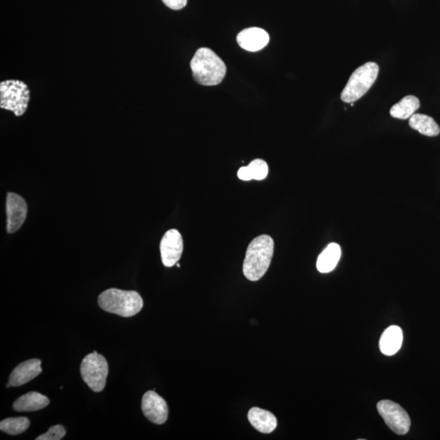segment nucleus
<instances>
[{
  "label": "nucleus",
  "instance_id": "nucleus-3",
  "mask_svg": "<svg viewBox=\"0 0 440 440\" xmlns=\"http://www.w3.org/2000/svg\"><path fill=\"white\" fill-rule=\"evenodd\" d=\"M98 305L107 312L122 317H131L141 311L144 302L135 291L112 288L101 293L98 298Z\"/></svg>",
  "mask_w": 440,
  "mask_h": 440
},
{
  "label": "nucleus",
  "instance_id": "nucleus-7",
  "mask_svg": "<svg viewBox=\"0 0 440 440\" xmlns=\"http://www.w3.org/2000/svg\"><path fill=\"white\" fill-rule=\"evenodd\" d=\"M376 409L393 432L400 435L409 432L411 420L407 412L400 405L391 400H381L376 404Z\"/></svg>",
  "mask_w": 440,
  "mask_h": 440
},
{
  "label": "nucleus",
  "instance_id": "nucleus-23",
  "mask_svg": "<svg viewBox=\"0 0 440 440\" xmlns=\"http://www.w3.org/2000/svg\"><path fill=\"white\" fill-rule=\"evenodd\" d=\"M237 176L239 179L244 181L251 180V175H249L247 166H243L239 169L237 173Z\"/></svg>",
  "mask_w": 440,
  "mask_h": 440
},
{
  "label": "nucleus",
  "instance_id": "nucleus-11",
  "mask_svg": "<svg viewBox=\"0 0 440 440\" xmlns=\"http://www.w3.org/2000/svg\"><path fill=\"white\" fill-rule=\"evenodd\" d=\"M237 41L239 46L244 50L258 52L267 45L269 34L261 28H247L238 34Z\"/></svg>",
  "mask_w": 440,
  "mask_h": 440
},
{
  "label": "nucleus",
  "instance_id": "nucleus-16",
  "mask_svg": "<svg viewBox=\"0 0 440 440\" xmlns=\"http://www.w3.org/2000/svg\"><path fill=\"white\" fill-rule=\"evenodd\" d=\"M340 257L341 248L339 244H330L317 258V270L321 273L332 272L339 263Z\"/></svg>",
  "mask_w": 440,
  "mask_h": 440
},
{
  "label": "nucleus",
  "instance_id": "nucleus-15",
  "mask_svg": "<svg viewBox=\"0 0 440 440\" xmlns=\"http://www.w3.org/2000/svg\"><path fill=\"white\" fill-rule=\"evenodd\" d=\"M49 403L47 396L31 391L15 401L13 409L17 412H34L46 408Z\"/></svg>",
  "mask_w": 440,
  "mask_h": 440
},
{
  "label": "nucleus",
  "instance_id": "nucleus-22",
  "mask_svg": "<svg viewBox=\"0 0 440 440\" xmlns=\"http://www.w3.org/2000/svg\"><path fill=\"white\" fill-rule=\"evenodd\" d=\"M166 7L173 10H180L187 5L188 0H161Z\"/></svg>",
  "mask_w": 440,
  "mask_h": 440
},
{
  "label": "nucleus",
  "instance_id": "nucleus-14",
  "mask_svg": "<svg viewBox=\"0 0 440 440\" xmlns=\"http://www.w3.org/2000/svg\"><path fill=\"white\" fill-rule=\"evenodd\" d=\"M403 342V331L397 325H391L381 335L379 347L385 355H393L399 351Z\"/></svg>",
  "mask_w": 440,
  "mask_h": 440
},
{
  "label": "nucleus",
  "instance_id": "nucleus-20",
  "mask_svg": "<svg viewBox=\"0 0 440 440\" xmlns=\"http://www.w3.org/2000/svg\"><path fill=\"white\" fill-rule=\"evenodd\" d=\"M251 179L263 180L268 174V166L265 161L256 159L251 161L247 166Z\"/></svg>",
  "mask_w": 440,
  "mask_h": 440
},
{
  "label": "nucleus",
  "instance_id": "nucleus-6",
  "mask_svg": "<svg viewBox=\"0 0 440 440\" xmlns=\"http://www.w3.org/2000/svg\"><path fill=\"white\" fill-rule=\"evenodd\" d=\"M80 373L83 381L93 391L101 393L106 384L109 365L104 356L94 351L82 361Z\"/></svg>",
  "mask_w": 440,
  "mask_h": 440
},
{
  "label": "nucleus",
  "instance_id": "nucleus-8",
  "mask_svg": "<svg viewBox=\"0 0 440 440\" xmlns=\"http://www.w3.org/2000/svg\"><path fill=\"white\" fill-rule=\"evenodd\" d=\"M183 249V238L178 230L170 229L166 232L160 243L161 261L164 266L171 267L177 263Z\"/></svg>",
  "mask_w": 440,
  "mask_h": 440
},
{
  "label": "nucleus",
  "instance_id": "nucleus-4",
  "mask_svg": "<svg viewBox=\"0 0 440 440\" xmlns=\"http://www.w3.org/2000/svg\"><path fill=\"white\" fill-rule=\"evenodd\" d=\"M379 73V66L375 62H367L357 68L342 91L341 100L350 104L360 100L374 85Z\"/></svg>",
  "mask_w": 440,
  "mask_h": 440
},
{
  "label": "nucleus",
  "instance_id": "nucleus-5",
  "mask_svg": "<svg viewBox=\"0 0 440 440\" xmlns=\"http://www.w3.org/2000/svg\"><path fill=\"white\" fill-rule=\"evenodd\" d=\"M31 91L26 83L19 80L0 82V107L12 111L17 117L22 116L27 110Z\"/></svg>",
  "mask_w": 440,
  "mask_h": 440
},
{
  "label": "nucleus",
  "instance_id": "nucleus-18",
  "mask_svg": "<svg viewBox=\"0 0 440 440\" xmlns=\"http://www.w3.org/2000/svg\"><path fill=\"white\" fill-rule=\"evenodd\" d=\"M419 107L420 101L418 97L407 96L391 108L390 115L395 119H408L415 114Z\"/></svg>",
  "mask_w": 440,
  "mask_h": 440
},
{
  "label": "nucleus",
  "instance_id": "nucleus-10",
  "mask_svg": "<svg viewBox=\"0 0 440 440\" xmlns=\"http://www.w3.org/2000/svg\"><path fill=\"white\" fill-rule=\"evenodd\" d=\"M28 212L26 200L17 193H9L6 199L7 231L14 233L21 228Z\"/></svg>",
  "mask_w": 440,
  "mask_h": 440
},
{
  "label": "nucleus",
  "instance_id": "nucleus-9",
  "mask_svg": "<svg viewBox=\"0 0 440 440\" xmlns=\"http://www.w3.org/2000/svg\"><path fill=\"white\" fill-rule=\"evenodd\" d=\"M141 407L145 418L154 424H163L168 418V404L154 390L147 391L144 395Z\"/></svg>",
  "mask_w": 440,
  "mask_h": 440
},
{
  "label": "nucleus",
  "instance_id": "nucleus-12",
  "mask_svg": "<svg viewBox=\"0 0 440 440\" xmlns=\"http://www.w3.org/2000/svg\"><path fill=\"white\" fill-rule=\"evenodd\" d=\"M42 361L31 359L23 362L13 369L10 374L8 383L11 386H20L29 383L43 372Z\"/></svg>",
  "mask_w": 440,
  "mask_h": 440
},
{
  "label": "nucleus",
  "instance_id": "nucleus-2",
  "mask_svg": "<svg viewBox=\"0 0 440 440\" xmlns=\"http://www.w3.org/2000/svg\"><path fill=\"white\" fill-rule=\"evenodd\" d=\"M190 66L194 80L200 85H218L226 75L227 68L222 59L210 48L198 49Z\"/></svg>",
  "mask_w": 440,
  "mask_h": 440
},
{
  "label": "nucleus",
  "instance_id": "nucleus-13",
  "mask_svg": "<svg viewBox=\"0 0 440 440\" xmlns=\"http://www.w3.org/2000/svg\"><path fill=\"white\" fill-rule=\"evenodd\" d=\"M249 422L258 432L263 434L272 433L277 427V420L275 415L269 411L252 408L248 413Z\"/></svg>",
  "mask_w": 440,
  "mask_h": 440
},
{
  "label": "nucleus",
  "instance_id": "nucleus-24",
  "mask_svg": "<svg viewBox=\"0 0 440 440\" xmlns=\"http://www.w3.org/2000/svg\"><path fill=\"white\" fill-rule=\"evenodd\" d=\"M177 267H180V265H179V263H177Z\"/></svg>",
  "mask_w": 440,
  "mask_h": 440
},
{
  "label": "nucleus",
  "instance_id": "nucleus-21",
  "mask_svg": "<svg viewBox=\"0 0 440 440\" xmlns=\"http://www.w3.org/2000/svg\"><path fill=\"white\" fill-rule=\"evenodd\" d=\"M66 430L61 425H53L45 434L41 435L37 440H60L65 437Z\"/></svg>",
  "mask_w": 440,
  "mask_h": 440
},
{
  "label": "nucleus",
  "instance_id": "nucleus-17",
  "mask_svg": "<svg viewBox=\"0 0 440 440\" xmlns=\"http://www.w3.org/2000/svg\"><path fill=\"white\" fill-rule=\"evenodd\" d=\"M409 126L418 131L420 134L427 136H437L440 133L439 126L433 117L422 115L414 114L409 117Z\"/></svg>",
  "mask_w": 440,
  "mask_h": 440
},
{
  "label": "nucleus",
  "instance_id": "nucleus-19",
  "mask_svg": "<svg viewBox=\"0 0 440 440\" xmlns=\"http://www.w3.org/2000/svg\"><path fill=\"white\" fill-rule=\"evenodd\" d=\"M29 420L27 418H9L2 420L0 423V430L8 434H22L29 427Z\"/></svg>",
  "mask_w": 440,
  "mask_h": 440
},
{
  "label": "nucleus",
  "instance_id": "nucleus-1",
  "mask_svg": "<svg viewBox=\"0 0 440 440\" xmlns=\"http://www.w3.org/2000/svg\"><path fill=\"white\" fill-rule=\"evenodd\" d=\"M274 252V241L269 235H261L249 243L243 263V273L249 281H257L265 275Z\"/></svg>",
  "mask_w": 440,
  "mask_h": 440
}]
</instances>
